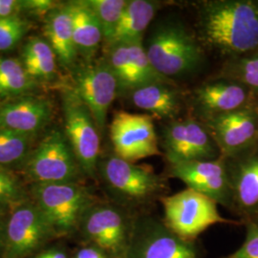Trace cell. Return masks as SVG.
Instances as JSON below:
<instances>
[{
	"instance_id": "1",
	"label": "cell",
	"mask_w": 258,
	"mask_h": 258,
	"mask_svg": "<svg viewBox=\"0 0 258 258\" xmlns=\"http://www.w3.org/2000/svg\"><path fill=\"white\" fill-rule=\"evenodd\" d=\"M202 46L231 58L258 49V1L205 0L197 3V35Z\"/></svg>"
},
{
	"instance_id": "2",
	"label": "cell",
	"mask_w": 258,
	"mask_h": 258,
	"mask_svg": "<svg viewBox=\"0 0 258 258\" xmlns=\"http://www.w3.org/2000/svg\"><path fill=\"white\" fill-rule=\"evenodd\" d=\"M144 46L157 72L171 81L196 73L205 60L203 46L196 35L177 19L156 23Z\"/></svg>"
},
{
	"instance_id": "3",
	"label": "cell",
	"mask_w": 258,
	"mask_h": 258,
	"mask_svg": "<svg viewBox=\"0 0 258 258\" xmlns=\"http://www.w3.org/2000/svg\"><path fill=\"white\" fill-rule=\"evenodd\" d=\"M31 194L56 237L79 230L84 212L94 203L88 188L81 183L34 184Z\"/></svg>"
},
{
	"instance_id": "4",
	"label": "cell",
	"mask_w": 258,
	"mask_h": 258,
	"mask_svg": "<svg viewBox=\"0 0 258 258\" xmlns=\"http://www.w3.org/2000/svg\"><path fill=\"white\" fill-rule=\"evenodd\" d=\"M23 171L33 184L81 183L84 175L64 133L57 130L29 154Z\"/></svg>"
},
{
	"instance_id": "5",
	"label": "cell",
	"mask_w": 258,
	"mask_h": 258,
	"mask_svg": "<svg viewBox=\"0 0 258 258\" xmlns=\"http://www.w3.org/2000/svg\"><path fill=\"white\" fill-rule=\"evenodd\" d=\"M159 145L168 164L212 161L221 157L209 130L194 117L163 122L158 131Z\"/></svg>"
},
{
	"instance_id": "6",
	"label": "cell",
	"mask_w": 258,
	"mask_h": 258,
	"mask_svg": "<svg viewBox=\"0 0 258 258\" xmlns=\"http://www.w3.org/2000/svg\"><path fill=\"white\" fill-rule=\"evenodd\" d=\"M64 135L84 175L94 178L98 172L101 132L85 103L72 87L62 95Z\"/></svg>"
},
{
	"instance_id": "7",
	"label": "cell",
	"mask_w": 258,
	"mask_h": 258,
	"mask_svg": "<svg viewBox=\"0 0 258 258\" xmlns=\"http://www.w3.org/2000/svg\"><path fill=\"white\" fill-rule=\"evenodd\" d=\"M99 168L108 187L128 205L148 203L166 187L165 179L152 166L131 163L115 154L104 158Z\"/></svg>"
},
{
	"instance_id": "8",
	"label": "cell",
	"mask_w": 258,
	"mask_h": 258,
	"mask_svg": "<svg viewBox=\"0 0 258 258\" xmlns=\"http://www.w3.org/2000/svg\"><path fill=\"white\" fill-rule=\"evenodd\" d=\"M166 226L179 237L191 239L213 225L228 223L213 199L191 188L161 198Z\"/></svg>"
},
{
	"instance_id": "9",
	"label": "cell",
	"mask_w": 258,
	"mask_h": 258,
	"mask_svg": "<svg viewBox=\"0 0 258 258\" xmlns=\"http://www.w3.org/2000/svg\"><path fill=\"white\" fill-rule=\"evenodd\" d=\"M55 237L37 204L27 199L7 214L2 258L32 257Z\"/></svg>"
},
{
	"instance_id": "10",
	"label": "cell",
	"mask_w": 258,
	"mask_h": 258,
	"mask_svg": "<svg viewBox=\"0 0 258 258\" xmlns=\"http://www.w3.org/2000/svg\"><path fill=\"white\" fill-rule=\"evenodd\" d=\"M72 88L91 112L101 134L103 133L107 114L120 94V84L105 58L93 59L72 69Z\"/></svg>"
},
{
	"instance_id": "11",
	"label": "cell",
	"mask_w": 258,
	"mask_h": 258,
	"mask_svg": "<svg viewBox=\"0 0 258 258\" xmlns=\"http://www.w3.org/2000/svg\"><path fill=\"white\" fill-rule=\"evenodd\" d=\"M114 154L131 163L163 156L154 120L144 113L120 110L114 113L109 125Z\"/></svg>"
},
{
	"instance_id": "12",
	"label": "cell",
	"mask_w": 258,
	"mask_h": 258,
	"mask_svg": "<svg viewBox=\"0 0 258 258\" xmlns=\"http://www.w3.org/2000/svg\"><path fill=\"white\" fill-rule=\"evenodd\" d=\"M132 226L120 208L109 204L94 203L84 212L79 230L91 245L107 255L122 258Z\"/></svg>"
},
{
	"instance_id": "13",
	"label": "cell",
	"mask_w": 258,
	"mask_h": 258,
	"mask_svg": "<svg viewBox=\"0 0 258 258\" xmlns=\"http://www.w3.org/2000/svg\"><path fill=\"white\" fill-rule=\"evenodd\" d=\"M122 258H197L194 247L166 225L145 218L132 225Z\"/></svg>"
},
{
	"instance_id": "14",
	"label": "cell",
	"mask_w": 258,
	"mask_h": 258,
	"mask_svg": "<svg viewBox=\"0 0 258 258\" xmlns=\"http://www.w3.org/2000/svg\"><path fill=\"white\" fill-rule=\"evenodd\" d=\"M202 122L224 158L238 156L258 145V107L251 102Z\"/></svg>"
},
{
	"instance_id": "15",
	"label": "cell",
	"mask_w": 258,
	"mask_h": 258,
	"mask_svg": "<svg viewBox=\"0 0 258 258\" xmlns=\"http://www.w3.org/2000/svg\"><path fill=\"white\" fill-rule=\"evenodd\" d=\"M168 175L181 180L188 188L213 199L217 204L229 203L231 187L226 159L168 164Z\"/></svg>"
},
{
	"instance_id": "16",
	"label": "cell",
	"mask_w": 258,
	"mask_h": 258,
	"mask_svg": "<svg viewBox=\"0 0 258 258\" xmlns=\"http://www.w3.org/2000/svg\"><path fill=\"white\" fill-rule=\"evenodd\" d=\"M252 93L242 83L221 77L201 84L191 95L194 118L205 121L250 103Z\"/></svg>"
},
{
	"instance_id": "17",
	"label": "cell",
	"mask_w": 258,
	"mask_h": 258,
	"mask_svg": "<svg viewBox=\"0 0 258 258\" xmlns=\"http://www.w3.org/2000/svg\"><path fill=\"white\" fill-rule=\"evenodd\" d=\"M124 94L135 108L163 122L178 119L184 107V94L174 82L149 83Z\"/></svg>"
},
{
	"instance_id": "18",
	"label": "cell",
	"mask_w": 258,
	"mask_h": 258,
	"mask_svg": "<svg viewBox=\"0 0 258 258\" xmlns=\"http://www.w3.org/2000/svg\"><path fill=\"white\" fill-rule=\"evenodd\" d=\"M51 115V104L45 99L21 97L0 105V127L33 136L46 125Z\"/></svg>"
},
{
	"instance_id": "19",
	"label": "cell",
	"mask_w": 258,
	"mask_h": 258,
	"mask_svg": "<svg viewBox=\"0 0 258 258\" xmlns=\"http://www.w3.org/2000/svg\"><path fill=\"white\" fill-rule=\"evenodd\" d=\"M231 196L244 210L258 208V145L232 158H225Z\"/></svg>"
},
{
	"instance_id": "20",
	"label": "cell",
	"mask_w": 258,
	"mask_h": 258,
	"mask_svg": "<svg viewBox=\"0 0 258 258\" xmlns=\"http://www.w3.org/2000/svg\"><path fill=\"white\" fill-rule=\"evenodd\" d=\"M67 5L77 52L85 61L93 60L103 41L102 27L86 0L69 1Z\"/></svg>"
},
{
	"instance_id": "21",
	"label": "cell",
	"mask_w": 258,
	"mask_h": 258,
	"mask_svg": "<svg viewBox=\"0 0 258 258\" xmlns=\"http://www.w3.org/2000/svg\"><path fill=\"white\" fill-rule=\"evenodd\" d=\"M45 36L58 62L67 69H73L79 54L75 46L72 20L67 3L55 7L48 14Z\"/></svg>"
},
{
	"instance_id": "22",
	"label": "cell",
	"mask_w": 258,
	"mask_h": 258,
	"mask_svg": "<svg viewBox=\"0 0 258 258\" xmlns=\"http://www.w3.org/2000/svg\"><path fill=\"white\" fill-rule=\"evenodd\" d=\"M163 3L155 0H128L109 47L144 39V34L155 19Z\"/></svg>"
},
{
	"instance_id": "23",
	"label": "cell",
	"mask_w": 258,
	"mask_h": 258,
	"mask_svg": "<svg viewBox=\"0 0 258 258\" xmlns=\"http://www.w3.org/2000/svg\"><path fill=\"white\" fill-rule=\"evenodd\" d=\"M21 62L28 75L37 80H50L56 73V56L52 47L40 37H32L24 45Z\"/></svg>"
},
{
	"instance_id": "24",
	"label": "cell",
	"mask_w": 258,
	"mask_h": 258,
	"mask_svg": "<svg viewBox=\"0 0 258 258\" xmlns=\"http://www.w3.org/2000/svg\"><path fill=\"white\" fill-rule=\"evenodd\" d=\"M129 72L123 93L149 83L173 82L159 74L151 64L144 46V39L128 42Z\"/></svg>"
},
{
	"instance_id": "25",
	"label": "cell",
	"mask_w": 258,
	"mask_h": 258,
	"mask_svg": "<svg viewBox=\"0 0 258 258\" xmlns=\"http://www.w3.org/2000/svg\"><path fill=\"white\" fill-rule=\"evenodd\" d=\"M36 82L28 75L21 60L0 58V99L16 98L31 92Z\"/></svg>"
},
{
	"instance_id": "26",
	"label": "cell",
	"mask_w": 258,
	"mask_h": 258,
	"mask_svg": "<svg viewBox=\"0 0 258 258\" xmlns=\"http://www.w3.org/2000/svg\"><path fill=\"white\" fill-rule=\"evenodd\" d=\"M222 77L242 83L258 97V51L231 58L225 65Z\"/></svg>"
},
{
	"instance_id": "27",
	"label": "cell",
	"mask_w": 258,
	"mask_h": 258,
	"mask_svg": "<svg viewBox=\"0 0 258 258\" xmlns=\"http://www.w3.org/2000/svg\"><path fill=\"white\" fill-rule=\"evenodd\" d=\"M32 136L0 127V166H12L25 163L29 156Z\"/></svg>"
},
{
	"instance_id": "28",
	"label": "cell",
	"mask_w": 258,
	"mask_h": 258,
	"mask_svg": "<svg viewBox=\"0 0 258 258\" xmlns=\"http://www.w3.org/2000/svg\"><path fill=\"white\" fill-rule=\"evenodd\" d=\"M98 19L103 34V42H110L119 25L128 0H86Z\"/></svg>"
},
{
	"instance_id": "29",
	"label": "cell",
	"mask_w": 258,
	"mask_h": 258,
	"mask_svg": "<svg viewBox=\"0 0 258 258\" xmlns=\"http://www.w3.org/2000/svg\"><path fill=\"white\" fill-rule=\"evenodd\" d=\"M27 199L22 180L13 169L0 166V213L8 214Z\"/></svg>"
},
{
	"instance_id": "30",
	"label": "cell",
	"mask_w": 258,
	"mask_h": 258,
	"mask_svg": "<svg viewBox=\"0 0 258 258\" xmlns=\"http://www.w3.org/2000/svg\"><path fill=\"white\" fill-rule=\"evenodd\" d=\"M27 30V22L18 14L0 19V51H9L17 46Z\"/></svg>"
},
{
	"instance_id": "31",
	"label": "cell",
	"mask_w": 258,
	"mask_h": 258,
	"mask_svg": "<svg viewBox=\"0 0 258 258\" xmlns=\"http://www.w3.org/2000/svg\"><path fill=\"white\" fill-rule=\"evenodd\" d=\"M226 258H258V225L249 223L246 239L236 251Z\"/></svg>"
},
{
	"instance_id": "32",
	"label": "cell",
	"mask_w": 258,
	"mask_h": 258,
	"mask_svg": "<svg viewBox=\"0 0 258 258\" xmlns=\"http://www.w3.org/2000/svg\"><path fill=\"white\" fill-rule=\"evenodd\" d=\"M20 6L37 13H50L54 9V2L51 0H26L20 1Z\"/></svg>"
},
{
	"instance_id": "33",
	"label": "cell",
	"mask_w": 258,
	"mask_h": 258,
	"mask_svg": "<svg viewBox=\"0 0 258 258\" xmlns=\"http://www.w3.org/2000/svg\"><path fill=\"white\" fill-rule=\"evenodd\" d=\"M72 258H108V255L100 248L89 245L78 249Z\"/></svg>"
},
{
	"instance_id": "34",
	"label": "cell",
	"mask_w": 258,
	"mask_h": 258,
	"mask_svg": "<svg viewBox=\"0 0 258 258\" xmlns=\"http://www.w3.org/2000/svg\"><path fill=\"white\" fill-rule=\"evenodd\" d=\"M20 7V1L0 0V19L17 15Z\"/></svg>"
},
{
	"instance_id": "35",
	"label": "cell",
	"mask_w": 258,
	"mask_h": 258,
	"mask_svg": "<svg viewBox=\"0 0 258 258\" xmlns=\"http://www.w3.org/2000/svg\"><path fill=\"white\" fill-rule=\"evenodd\" d=\"M33 258H69V256L63 249L57 247H53L50 249L40 250L37 254H35Z\"/></svg>"
},
{
	"instance_id": "36",
	"label": "cell",
	"mask_w": 258,
	"mask_h": 258,
	"mask_svg": "<svg viewBox=\"0 0 258 258\" xmlns=\"http://www.w3.org/2000/svg\"><path fill=\"white\" fill-rule=\"evenodd\" d=\"M6 218H7V214L0 213V258H2V256H3V252H4Z\"/></svg>"
}]
</instances>
